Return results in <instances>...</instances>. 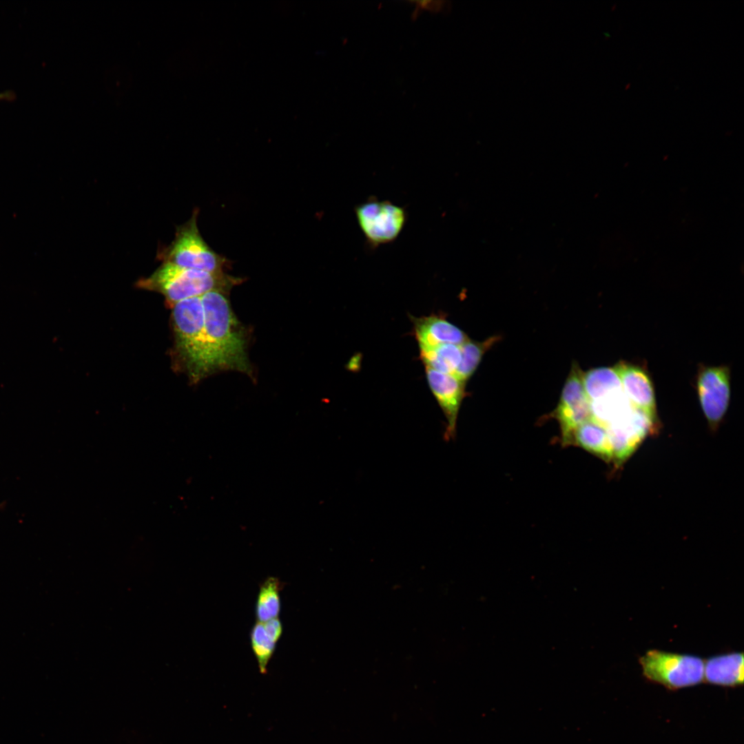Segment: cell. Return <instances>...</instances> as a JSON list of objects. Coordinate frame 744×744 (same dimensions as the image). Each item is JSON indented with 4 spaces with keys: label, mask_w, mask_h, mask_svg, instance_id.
Instances as JSON below:
<instances>
[{
    "label": "cell",
    "mask_w": 744,
    "mask_h": 744,
    "mask_svg": "<svg viewBox=\"0 0 744 744\" xmlns=\"http://www.w3.org/2000/svg\"><path fill=\"white\" fill-rule=\"evenodd\" d=\"M201 300L211 373L217 369H234L249 373L245 337L225 291H209L201 296Z\"/></svg>",
    "instance_id": "6da1fadb"
},
{
    "label": "cell",
    "mask_w": 744,
    "mask_h": 744,
    "mask_svg": "<svg viewBox=\"0 0 744 744\" xmlns=\"http://www.w3.org/2000/svg\"><path fill=\"white\" fill-rule=\"evenodd\" d=\"M238 281L223 272L213 273L162 262L150 276L139 280L137 286L159 292L174 304L209 291H225Z\"/></svg>",
    "instance_id": "7a4b0ae2"
},
{
    "label": "cell",
    "mask_w": 744,
    "mask_h": 744,
    "mask_svg": "<svg viewBox=\"0 0 744 744\" xmlns=\"http://www.w3.org/2000/svg\"><path fill=\"white\" fill-rule=\"evenodd\" d=\"M172 318L177 349L185 362L192 380L198 381L211 373L201 296L174 304Z\"/></svg>",
    "instance_id": "3957f363"
},
{
    "label": "cell",
    "mask_w": 744,
    "mask_h": 744,
    "mask_svg": "<svg viewBox=\"0 0 744 744\" xmlns=\"http://www.w3.org/2000/svg\"><path fill=\"white\" fill-rule=\"evenodd\" d=\"M198 214V209H195L192 217L176 227L174 240L158 249L156 258L185 269L223 272L227 260L216 253L201 236L197 226Z\"/></svg>",
    "instance_id": "277c9868"
},
{
    "label": "cell",
    "mask_w": 744,
    "mask_h": 744,
    "mask_svg": "<svg viewBox=\"0 0 744 744\" xmlns=\"http://www.w3.org/2000/svg\"><path fill=\"white\" fill-rule=\"evenodd\" d=\"M639 663L648 679L670 689L696 685L704 679V661L694 655L650 650Z\"/></svg>",
    "instance_id": "5b68a950"
},
{
    "label": "cell",
    "mask_w": 744,
    "mask_h": 744,
    "mask_svg": "<svg viewBox=\"0 0 744 744\" xmlns=\"http://www.w3.org/2000/svg\"><path fill=\"white\" fill-rule=\"evenodd\" d=\"M355 214L364 237L373 246L394 241L406 221V214L402 207L377 198L357 205Z\"/></svg>",
    "instance_id": "8992f818"
},
{
    "label": "cell",
    "mask_w": 744,
    "mask_h": 744,
    "mask_svg": "<svg viewBox=\"0 0 744 744\" xmlns=\"http://www.w3.org/2000/svg\"><path fill=\"white\" fill-rule=\"evenodd\" d=\"M552 415L559 424L564 446L572 445L575 430L592 419L590 402L584 390L583 373L576 364L572 365Z\"/></svg>",
    "instance_id": "52a82bcc"
},
{
    "label": "cell",
    "mask_w": 744,
    "mask_h": 744,
    "mask_svg": "<svg viewBox=\"0 0 744 744\" xmlns=\"http://www.w3.org/2000/svg\"><path fill=\"white\" fill-rule=\"evenodd\" d=\"M696 391L703 412L715 429L726 413L730 397V373L726 366H702L696 377Z\"/></svg>",
    "instance_id": "ba28073f"
},
{
    "label": "cell",
    "mask_w": 744,
    "mask_h": 744,
    "mask_svg": "<svg viewBox=\"0 0 744 744\" xmlns=\"http://www.w3.org/2000/svg\"><path fill=\"white\" fill-rule=\"evenodd\" d=\"M425 372L431 392L447 420L444 438L449 441L456 435L459 410L465 396L464 382L453 375L443 373L428 367H425Z\"/></svg>",
    "instance_id": "9c48e42d"
},
{
    "label": "cell",
    "mask_w": 744,
    "mask_h": 744,
    "mask_svg": "<svg viewBox=\"0 0 744 744\" xmlns=\"http://www.w3.org/2000/svg\"><path fill=\"white\" fill-rule=\"evenodd\" d=\"M623 392L630 404L657 417L654 390L646 370L638 364L621 361L614 366Z\"/></svg>",
    "instance_id": "30bf717a"
},
{
    "label": "cell",
    "mask_w": 744,
    "mask_h": 744,
    "mask_svg": "<svg viewBox=\"0 0 744 744\" xmlns=\"http://www.w3.org/2000/svg\"><path fill=\"white\" fill-rule=\"evenodd\" d=\"M411 319L414 335L420 348L432 347L441 344L460 345L469 339L462 330L441 314L411 317Z\"/></svg>",
    "instance_id": "8fae6325"
},
{
    "label": "cell",
    "mask_w": 744,
    "mask_h": 744,
    "mask_svg": "<svg viewBox=\"0 0 744 744\" xmlns=\"http://www.w3.org/2000/svg\"><path fill=\"white\" fill-rule=\"evenodd\" d=\"M704 678L709 683L733 686L743 683V654L729 652L704 662Z\"/></svg>",
    "instance_id": "7c38bea8"
},
{
    "label": "cell",
    "mask_w": 744,
    "mask_h": 744,
    "mask_svg": "<svg viewBox=\"0 0 744 744\" xmlns=\"http://www.w3.org/2000/svg\"><path fill=\"white\" fill-rule=\"evenodd\" d=\"M572 445L581 447L607 462L612 459L607 428L593 419L583 423L575 430Z\"/></svg>",
    "instance_id": "4fadbf2b"
},
{
    "label": "cell",
    "mask_w": 744,
    "mask_h": 744,
    "mask_svg": "<svg viewBox=\"0 0 744 744\" xmlns=\"http://www.w3.org/2000/svg\"><path fill=\"white\" fill-rule=\"evenodd\" d=\"M586 394L590 402L622 390L614 368L599 367L583 373Z\"/></svg>",
    "instance_id": "5bb4252c"
},
{
    "label": "cell",
    "mask_w": 744,
    "mask_h": 744,
    "mask_svg": "<svg viewBox=\"0 0 744 744\" xmlns=\"http://www.w3.org/2000/svg\"><path fill=\"white\" fill-rule=\"evenodd\" d=\"M420 358L425 367L443 373L453 375L461 360L460 345L441 344L420 348Z\"/></svg>",
    "instance_id": "9a60e30c"
},
{
    "label": "cell",
    "mask_w": 744,
    "mask_h": 744,
    "mask_svg": "<svg viewBox=\"0 0 744 744\" xmlns=\"http://www.w3.org/2000/svg\"><path fill=\"white\" fill-rule=\"evenodd\" d=\"M282 584L276 577L267 578L260 586L256 603L257 621L265 622L278 617L280 612V597Z\"/></svg>",
    "instance_id": "2e32d148"
},
{
    "label": "cell",
    "mask_w": 744,
    "mask_h": 744,
    "mask_svg": "<svg viewBox=\"0 0 744 744\" xmlns=\"http://www.w3.org/2000/svg\"><path fill=\"white\" fill-rule=\"evenodd\" d=\"M499 339L498 336H492L483 342L468 339L460 344L461 360L453 375L465 382L476 370L485 352Z\"/></svg>",
    "instance_id": "e0dca14e"
},
{
    "label": "cell",
    "mask_w": 744,
    "mask_h": 744,
    "mask_svg": "<svg viewBox=\"0 0 744 744\" xmlns=\"http://www.w3.org/2000/svg\"><path fill=\"white\" fill-rule=\"evenodd\" d=\"M251 645L260 672L266 674L267 666L276 649V643L267 634L262 622L257 621L250 633Z\"/></svg>",
    "instance_id": "ac0fdd59"
},
{
    "label": "cell",
    "mask_w": 744,
    "mask_h": 744,
    "mask_svg": "<svg viewBox=\"0 0 744 744\" xmlns=\"http://www.w3.org/2000/svg\"><path fill=\"white\" fill-rule=\"evenodd\" d=\"M262 623L267 634L276 643L282 633V626L280 619L276 617Z\"/></svg>",
    "instance_id": "d6986e66"
},
{
    "label": "cell",
    "mask_w": 744,
    "mask_h": 744,
    "mask_svg": "<svg viewBox=\"0 0 744 744\" xmlns=\"http://www.w3.org/2000/svg\"><path fill=\"white\" fill-rule=\"evenodd\" d=\"M11 95L12 94L10 92L9 93L0 94V100L1 99H11Z\"/></svg>",
    "instance_id": "ffe728a7"
},
{
    "label": "cell",
    "mask_w": 744,
    "mask_h": 744,
    "mask_svg": "<svg viewBox=\"0 0 744 744\" xmlns=\"http://www.w3.org/2000/svg\"><path fill=\"white\" fill-rule=\"evenodd\" d=\"M3 505H4V503L0 504V508H2Z\"/></svg>",
    "instance_id": "44dd1931"
}]
</instances>
